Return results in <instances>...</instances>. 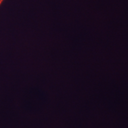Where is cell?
<instances>
[{
    "label": "cell",
    "instance_id": "1",
    "mask_svg": "<svg viewBox=\"0 0 128 128\" xmlns=\"http://www.w3.org/2000/svg\"><path fill=\"white\" fill-rule=\"evenodd\" d=\"M4 1V0H0V5L1 4V3L2 2V1Z\"/></svg>",
    "mask_w": 128,
    "mask_h": 128
}]
</instances>
